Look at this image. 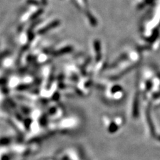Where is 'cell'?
<instances>
[{"mask_svg":"<svg viewBox=\"0 0 160 160\" xmlns=\"http://www.w3.org/2000/svg\"><path fill=\"white\" fill-rule=\"evenodd\" d=\"M27 3L29 4L34 5V6H38V5H39V3L37 0H28Z\"/></svg>","mask_w":160,"mask_h":160,"instance_id":"cell-1","label":"cell"},{"mask_svg":"<svg viewBox=\"0 0 160 160\" xmlns=\"http://www.w3.org/2000/svg\"><path fill=\"white\" fill-rule=\"evenodd\" d=\"M42 2H43V4H44L45 5L47 4V1H46V0H42Z\"/></svg>","mask_w":160,"mask_h":160,"instance_id":"cell-2","label":"cell"}]
</instances>
